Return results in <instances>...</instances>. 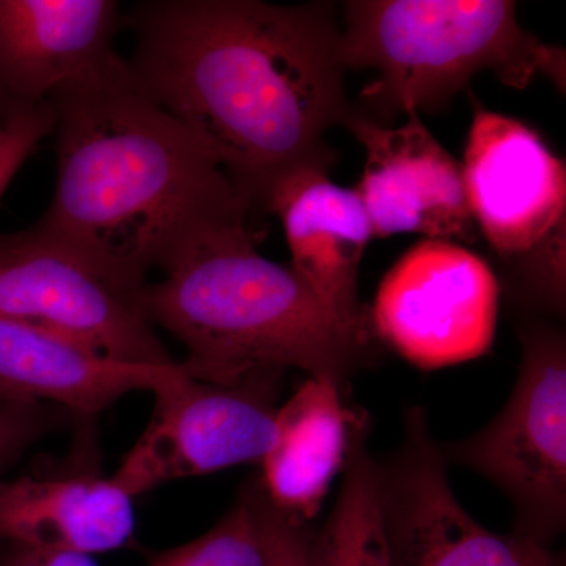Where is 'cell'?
<instances>
[{
    "label": "cell",
    "mask_w": 566,
    "mask_h": 566,
    "mask_svg": "<svg viewBox=\"0 0 566 566\" xmlns=\"http://www.w3.org/2000/svg\"><path fill=\"white\" fill-rule=\"evenodd\" d=\"M136 87L203 145L255 210L275 181L329 172L352 104L329 3L155 0L128 18Z\"/></svg>",
    "instance_id": "cell-1"
},
{
    "label": "cell",
    "mask_w": 566,
    "mask_h": 566,
    "mask_svg": "<svg viewBox=\"0 0 566 566\" xmlns=\"http://www.w3.org/2000/svg\"><path fill=\"white\" fill-rule=\"evenodd\" d=\"M57 182L35 226L144 289L182 243L255 208L185 126L136 87L128 63L51 96Z\"/></svg>",
    "instance_id": "cell-2"
},
{
    "label": "cell",
    "mask_w": 566,
    "mask_h": 566,
    "mask_svg": "<svg viewBox=\"0 0 566 566\" xmlns=\"http://www.w3.org/2000/svg\"><path fill=\"white\" fill-rule=\"evenodd\" d=\"M253 218L189 238L148 283L144 308L186 349V374L214 385L303 370L342 387L370 345L346 333L292 268L256 251Z\"/></svg>",
    "instance_id": "cell-3"
},
{
    "label": "cell",
    "mask_w": 566,
    "mask_h": 566,
    "mask_svg": "<svg viewBox=\"0 0 566 566\" xmlns=\"http://www.w3.org/2000/svg\"><path fill=\"white\" fill-rule=\"evenodd\" d=\"M338 59L376 70L354 109L379 125L400 114L444 109L475 74L526 88L545 74L565 92V52L524 31L502 0H354L345 6Z\"/></svg>",
    "instance_id": "cell-4"
},
{
    "label": "cell",
    "mask_w": 566,
    "mask_h": 566,
    "mask_svg": "<svg viewBox=\"0 0 566 566\" xmlns=\"http://www.w3.org/2000/svg\"><path fill=\"white\" fill-rule=\"evenodd\" d=\"M520 375L485 428L441 447L446 463L472 469L515 506L513 532L553 546L566 524V344L553 324L521 329Z\"/></svg>",
    "instance_id": "cell-5"
},
{
    "label": "cell",
    "mask_w": 566,
    "mask_h": 566,
    "mask_svg": "<svg viewBox=\"0 0 566 566\" xmlns=\"http://www.w3.org/2000/svg\"><path fill=\"white\" fill-rule=\"evenodd\" d=\"M144 292L35 223L0 234V316L39 324L120 363L178 364L145 312Z\"/></svg>",
    "instance_id": "cell-6"
},
{
    "label": "cell",
    "mask_w": 566,
    "mask_h": 566,
    "mask_svg": "<svg viewBox=\"0 0 566 566\" xmlns=\"http://www.w3.org/2000/svg\"><path fill=\"white\" fill-rule=\"evenodd\" d=\"M282 379L214 385L185 371L153 392L150 420L112 482L134 499L175 480L262 464L275 438Z\"/></svg>",
    "instance_id": "cell-7"
},
{
    "label": "cell",
    "mask_w": 566,
    "mask_h": 566,
    "mask_svg": "<svg viewBox=\"0 0 566 566\" xmlns=\"http://www.w3.org/2000/svg\"><path fill=\"white\" fill-rule=\"evenodd\" d=\"M499 301L485 260L450 241L423 240L382 279L370 326L408 363L436 370L490 352Z\"/></svg>",
    "instance_id": "cell-8"
},
{
    "label": "cell",
    "mask_w": 566,
    "mask_h": 566,
    "mask_svg": "<svg viewBox=\"0 0 566 566\" xmlns=\"http://www.w3.org/2000/svg\"><path fill=\"white\" fill-rule=\"evenodd\" d=\"M379 464L392 566H565L553 546L495 534L469 515L422 409L408 412L403 446Z\"/></svg>",
    "instance_id": "cell-9"
},
{
    "label": "cell",
    "mask_w": 566,
    "mask_h": 566,
    "mask_svg": "<svg viewBox=\"0 0 566 566\" xmlns=\"http://www.w3.org/2000/svg\"><path fill=\"white\" fill-rule=\"evenodd\" d=\"M367 153L354 189L374 237L420 233L427 240L475 243L479 229L465 197L463 164L439 144L419 114L397 128L379 125L352 106L344 123Z\"/></svg>",
    "instance_id": "cell-10"
},
{
    "label": "cell",
    "mask_w": 566,
    "mask_h": 566,
    "mask_svg": "<svg viewBox=\"0 0 566 566\" xmlns=\"http://www.w3.org/2000/svg\"><path fill=\"white\" fill-rule=\"evenodd\" d=\"M469 208L499 255L516 259L566 219V167L516 118L476 107L465 144Z\"/></svg>",
    "instance_id": "cell-11"
},
{
    "label": "cell",
    "mask_w": 566,
    "mask_h": 566,
    "mask_svg": "<svg viewBox=\"0 0 566 566\" xmlns=\"http://www.w3.org/2000/svg\"><path fill=\"white\" fill-rule=\"evenodd\" d=\"M263 208L281 219L290 268L346 333L370 345L357 279L374 229L360 197L334 185L326 170L301 169L275 181Z\"/></svg>",
    "instance_id": "cell-12"
},
{
    "label": "cell",
    "mask_w": 566,
    "mask_h": 566,
    "mask_svg": "<svg viewBox=\"0 0 566 566\" xmlns=\"http://www.w3.org/2000/svg\"><path fill=\"white\" fill-rule=\"evenodd\" d=\"M114 0H0V111L39 106L118 57Z\"/></svg>",
    "instance_id": "cell-13"
},
{
    "label": "cell",
    "mask_w": 566,
    "mask_h": 566,
    "mask_svg": "<svg viewBox=\"0 0 566 566\" xmlns=\"http://www.w3.org/2000/svg\"><path fill=\"white\" fill-rule=\"evenodd\" d=\"M185 374L181 364L120 363L39 324L0 316V398L51 405L81 417L125 395L156 392Z\"/></svg>",
    "instance_id": "cell-14"
},
{
    "label": "cell",
    "mask_w": 566,
    "mask_h": 566,
    "mask_svg": "<svg viewBox=\"0 0 566 566\" xmlns=\"http://www.w3.org/2000/svg\"><path fill=\"white\" fill-rule=\"evenodd\" d=\"M133 497L96 475L0 482V546L93 556L133 539Z\"/></svg>",
    "instance_id": "cell-15"
},
{
    "label": "cell",
    "mask_w": 566,
    "mask_h": 566,
    "mask_svg": "<svg viewBox=\"0 0 566 566\" xmlns=\"http://www.w3.org/2000/svg\"><path fill=\"white\" fill-rule=\"evenodd\" d=\"M340 385L308 376L279 408L275 438L262 461L264 497L282 515L308 524L323 506L365 417L344 401Z\"/></svg>",
    "instance_id": "cell-16"
},
{
    "label": "cell",
    "mask_w": 566,
    "mask_h": 566,
    "mask_svg": "<svg viewBox=\"0 0 566 566\" xmlns=\"http://www.w3.org/2000/svg\"><path fill=\"white\" fill-rule=\"evenodd\" d=\"M315 566H392L381 501V464L367 449V424L354 434L333 512L312 531Z\"/></svg>",
    "instance_id": "cell-17"
},
{
    "label": "cell",
    "mask_w": 566,
    "mask_h": 566,
    "mask_svg": "<svg viewBox=\"0 0 566 566\" xmlns=\"http://www.w3.org/2000/svg\"><path fill=\"white\" fill-rule=\"evenodd\" d=\"M264 494L245 488L210 531L185 545L153 554L145 566H266Z\"/></svg>",
    "instance_id": "cell-18"
},
{
    "label": "cell",
    "mask_w": 566,
    "mask_h": 566,
    "mask_svg": "<svg viewBox=\"0 0 566 566\" xmlns=\"http://www.w3.org/2000/svg\"><path fill=\"white\" fill-rule=\"evenodd\" d=\"M565 227L566 219L542 243L512 260L515 293L536 308L557 315L565 311Z\"/></svg>",
    "instance_id": "cell-19"
},
{
    "label": "cell",
    "mask_w": 566,
    "mask_h": 566,
    "mask_svg": "<svg viewBox=\"0 0 566 566\" xmlns=\"http://www.w3.org/2000/svg\"><path fill=\"white\" fill-rule=\"evenodd\" d=\"M52 129L54 109L50 102L3 112L0 117V197Z\"/></svg>",
    "instance_id": "cell-20"
},
{
    "label": "cell",
    "mask_w": 566,
    "mask_h": 566,
    "mask_svg": "<svg viewBox=\"0 0 566 566\" xmlns=\"http://www.w3.org/2000/svg\"><path fill=\"white\" fill-rule=\"evenodd\" d=\"M51 405L0 398V474L35 442L57 430L65 420Z\"/></svg>",
    "instance_id": "cell-21"
},
{
    "label": "cell",
    "mask_w": 566,
    "mask_h": 566,
    "mask_svg": "<svg viewBox=\"0 0 566 566\" xmlns=\"http://www.w3.org/2000/svg\"><path fill=\"white\" fill-rule=\"evenodd\" d=\"M266 566H315L312 556V528L282 515L264 497Z\"/></svg>",
    "instance_id": "cell-22"
},
{
    "label": "cell",
    "mask_w": 566,
    "mask_h": 566,
    "mask_svg": "<svg viewBox=\"0 0 566 566\" xmlns=\"http://www.w3.org/2000/svg\"><path fill=\"white\" fill-rule=\"evenodd\" d=\"M0 566H98L91 556L54 551L29 549L20 546H0Z\"/></svg>",
    "instance_id": "cell-23"
},
{
    "label": "cell",
    "mask_w": 566,
    "mask_h": 566,
    "mask_svg": "<svg viewBox=\"0 0 566 566\" xmlns=\"http://www.w3.org/2000/svg\"><path fill=\"white\" fill-rule=\"evenodd\" d=\"M2 114H3V112H2V111H0V117H2Z\"/></svg>",
    "instance_id": "cell-24"
}]
</instances>
